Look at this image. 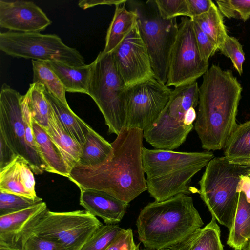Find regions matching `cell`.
Wrapping results in <instances>:
<instances>
[{"label":"cell","mask_w":250,"mask_h":250,"mask_svg":"<svg viewBox=\"0 0 250 250\" xmlns=\"http://www.w3.org/2000/svg\"><path fill=\"white\" fill-rule=\"evenodd\" d=\"M144 138L142 130L124 127L111 143L109 159L95 166L78 164L68 179L80 189L102 191L128 204L147 190L142 161Z\"/></svg>","instance_id":"cell-1"},{"label":"cell","mask_w":250,"mask_h":250,"mask_svg":"<svg viewBox=\"0 0 250 250\" xmlns=\"http://www.w3.org/2000/svg\"><path fill=\"white\" fill-rule=\"evenodd\" d=\"M242 91L231 70L213 64L203 75L194 127L204 149L224 147L238 125L236 116Z\"/></svg>","instance_id":"cell-2"},{"label":"cell","mask_w":250,"mask_h":250,"mask_svg":"<svg viewBox=\"0 0 250 250\" xmlns=\"http://www.w3.org/2000/svg\"><path fill=\"white\" fill-rule=\"evenodd\" d=\"M203 221L191 197L179 194L148 203L136 223L138 238L149 250L170 249L201 228Z\"/></svg>","instance_id":"cell-3"},{"label":"cell","mask_w":250,"mask_h":250,"mask_svg":"<svg viewBox=\"0 0 250 250\" xmlns=\"http://www.w3.org/2000/svg\"><path fill=\"white\" fill-rule=\"evenodd\" d=\"M214 157L210 151L177 152L144 147L142 161L148 192L158 202L179 194L189 195L192 178Z\"/></svg>","instance_id":"cell-4"},{"label":"cell","mask_w":250,"mask_h":250,"mask_svg":"<svg viewBox=\"0 0 250 250\" xmlns=\"http://www.w3.org/2000/svg\"><path fill=\"white\" fill-rule=\"evenodd\" d=\"M197 81L175 87L158 118L143 131L146 141L155 149L173 150L186 140L194 127L199 102Z\"/></svg>","instance_id":"cell-5"},{"label":"cell","mask_w":250,"mask_h":250,"mask_svg":"<svg viewBox=\"0 0 250 250\" xmlns=\"http://www.w3.org/2000/svg\"><path fill=\"white\" fill-rule=\"evenodd\" d=\"M250 164L233 163L225 156L214 157L206 167L199 182V194L212 217L229 230L237 209L238 183L248 174Z\"/></svg>","instance_id":"cell-6"},{"label":"cell","mask_w":250,"mask_h":250,"mask_svg":"<svg viewBox=\"0 0 250 250\" xmlns=\"http://www.w3.org/2000/svg\"><path fill=\"white\" fill-rule=\"evenodd\" d=\"M126 88L112 53L100 52L92 62L88 95L102 113L108 134L117 135L125 127Z\"/></svg>","instance_id":"cell-7"},{"label":"cell","mask_w":250,"mask_h":250,"mask_svg":"<svg viewBox=\"0 0 250 250\" xmlns=\"http://www.w3.org/2000/svg\"><path fill=\"white\" fill-rule=\"evenodd\" d=\"M137 14V25L149 53L154 77L166 84L170 52L178 32L176 18L164 20L155 0H127Z\"/></svg>","instance_id":"cell-8"},{"label":"cell","mask_w":250,"mask_h":250,"mask_svg":"<svg viewBox=\"0 0 250 250\" xmlns=\"http://www.w3.org/2000/svg\"><path fill=\"white\" fill-rule=\"evenodd\" d=\"M102 225L85 210L53 212L47 209L30 230L23 244L30 236L35 235L51 241L65 250H80Z\"/></svg>","instance_id":"cell-9"},{"label":"cell","mask_w":250,"mask_h":250,"mask_svg":"<svg viewBox=\"0 0 250 250\" xmlns=\"http://www.w3.org/2000/svg\"><path fill=\"white\" fill-rule=\"evenodd\" d=\"M0 49L14 57L45 62H60L75 66L85 64L80 53L65 44L56 34L0 32Z\"/></svg>","instance_id":"cell-10"},{"label":"cell","mask_w":250,"mask_h":250,"mask_svg":"<svg viewBox=\"0 0 250 250\" xmlns=\"http://www.w3.org/2000/svg\"><path fill=\"white\" fill-rule=\"evenodd\" d=\"M22 95L6 83L0 93V133L16 154L24 158L35 174H42L47 167L39 154L28 146L23 119Z\"/></svg>","instance_id":"cell-11"},{"label":"cell","mask_w":250,"mask_h":250,"mask_svg":"<svg viewBox=\"0 0 250 250\" xmlns=\"http://www.w3.org/2000/svg\"><path fill=\"white\" fill-rule=\"evenodd\" d=\"M208 66L200 56L192 20L182 17L170 54L166 85L176 87L196 82Z\"/></svg>","instance_id":"cell-12"},{"label":"cell","mask_w":250,"mask_h":250,"mask_svg":"<svg viewBox=\"0 0 250 250\" xmlns=\"http://www.w3.org/2000/svg\"><path fill=\"white\" fill-rule=\"evenodd\" d=\"M172 90L155 77L127 87L125 127L143 131L155 122L168 102Z\"/></svg>","instance_id":"cell-13"},{"label":"cell","mask_w":250,"mask_h":250,"mask_svg":"<svg viewBox=\"0 0 250 250\" xmlns=\"http://www.w3.org/2000/svg\"><path fill=\"white\" fill-rule=\"evenodd\" d=\"M112 53L126 87L154 77L150 58L137 22Z\"/></svg>","instance_id":"cell-14"},{"label":"cell","mask_w":250,"mask_h":250,"mask_svg":"<svg viewBox=\"0 0 250 250\" xmlns=\"http://www.w3.org/2000/svg\"><path fill=\"white\" fill-rule=\"evenodd\" d=\"M52 23L34 2L0 0V26L9 31L34 33L44 30Z\"/></svg>","instance_id":"cell-15"},{"label":"cell","mask_w":250,"mask_h":250,"mask_svg":"<svg viewBox=\"0 0 250 250\" xmlns=\"http://www.w3.org/2000/svg\"><path fill=\"white\" fill-rule=\"evenodd\" d=\"M47 209L42 201L23 210L0 216V249L22 250L29 231Z\"/></svg>","instance_id":"cell-16"},{"label":"cell","mask_w":250,"mask_h":250,"mask_svg":"<svg viewBox=\"0 0 250 250\" xmlns=\"http://www.w3.org/2000/svg\"><path fill=\"white\" fill-rule=\"evenodd\" d=\"M80 204L106 224H117L123 219L128 204L102 191L81 189Z\"/></svg>","instance_id":"cell-17"},{"label":"cell","mask_w":250,"mask_h":250,"mask_svg":"<svg viewBox=\"0 0 250 250\" xmlns=\"http://www.w3.org/2000/svg\"><path fill=\"white\" fill-rule=\"evenodd\" d=\"M0 191L35 199V181L28 162L18 156L0 170Z\"/></svg>","instance_id":"cell-18"},{"label":"cell","mask_w":250,"mask_h":250,"mask_svg":"<svg viewBox=\"0 0 250 250\" xmlns=\"http://www.w3.org/2000/svg\"><path fill=\"white\" fill-rule=\"evenodd\" d=\"M45 131L57 147L70 171L79 163L82 147L64 128L51 106L48 125Z\"/></svg>","instance_id":"cell-19"},{"label":"cell","mask_w":250,"mask_h":250,"mask_svg":"<svg viewBox=\"0 0 250 250\" xmlns=\"http://www.w3.org/2000/svg\"><path fill=\"white\" fill-rule=\"evenodd\" d=\"M126 3L115 6L113 17L107 31L103 53H112L137 24V13L128 10Z\"/></svg>","instance_id":"cell-20"},{"label":"cell","mask_w":250,"mask_h":250,"mask_svg":"<svg viewBox=\"0 0 250 250\" xmlns=\"http://www.w3.org/2000/svg\"><path fill=\"white\" fill-rule=\"evenodd\" d=\"M32 127L39 153L46 171L69 178L70 171L46 131L32 119Z\"/></svg>","instance_id":"cell-21"},{"label":"cell","mask_w":250,"mask_h":250,"mask_svg":"<svg viewBox=\"0 0 250 250\" xmlns=\"http://www.w3.org/2000/svg\"><path fill=\"white\" fill-rule=\"evenodd\" d=\"M238 191L237 209L227 243L233 249L245 250L250 242V197Z\"/></svg>","instance_id":"cell-22"},{"label":"cell","mask_w":250,"mask_h":250,"mask_svg":"<svg viewBox=\"0 0 250 250\" xmlns=\"http://www.w3.org/2000/svg\"><path fill=\"white\" fill-rule=\"evenodd\" d=\"M43 92L64 128L82 147L91 127L78 117L68 105L63 104L44 88Z\"/></svg>","instance_id":"cell-23"},{"label":"cell","mask_w":250,"mask_h":250,"mask_svg":"<svg viewBox=\"0 0 250 250\" xmlns=\"http://www.w3.org/2000/svg\"><path fill=\"white\" fill-rule=\"evenodd\" d=\"M68 92H79L88 95L92 63L75 66L60 62H47Z\"/></svg>","instance_id":"cell-24"},{"label":"cell","mask_w":250,"mask_h":250,"mask_svg":"<svg viewBox=\"0 0 250 250\" xmlns=\"http://www.w3.org/2000/svg\"><path fill=\"white\" fill-rule=\"evenodd\" d=\"M212 217L205 227L170 249L163 250H224L220 239V229Z\"/></svg>","instance_id":"cell-25"},{"label":"cell","mask_w":250,"mask_h":250,"mask_svg":"<svg viewBox=\"0 0 250 250\" xmlns=\"http://www.w3.org/2000/svg\"><path fill=\"white\" fill-rule=\"evenodd\" d=\"M224 156L239 164H250V120L238 125L224 146Z\"/></svg>","instance_id":"cell-26"},{"label":"cell","mask_w":250,"mask_h":250,"mask_svg":"<svg viewBox=\"0 0 250 250\" xmlns=\"http://www.w3.org/2000/svg\"><path fill=\"white\" fill-rule=\"evenodd\" d=\"M113 151L111 143L90 127L82 146L78 164L86 166L100 164L112 156Z\"/></svg>","instance_id":"cell-27"},{"label":"cell","mask_w":250,"mask_h":250,"mask_svg":"<svg viewBox=\"0 0 250 250\" xmlns=\"http://www.w3.org/2000/svg\"><path fill=\"white\" fill-rule=\"evenodd\" d=\"M43 86L32 83L23 96L32 119L45 130L48 127L51 106L43 92Z\"/></svg>","instance_id":"cell-28"},{"label":"cell","mask_w":250,"mask_h":250,"mask_svg":"<svg viewBox=\"0 0 250 250\" xmlns=\"http://www.w3.org/2000/svg\"><path fill=\"white\" fill-rule=\"evenodd\" d=\"M33 83L42 84L44 89L66 105V90L58 76L46 62L32 60Z\"/></svg>","instance_id":"cell-29"},{"label":"cell","mask_w":250,"mask_h":250,"mask_svg":"<svg viewBox=\"0 0 250 250\" xmlns=\"http://www.w3.org/2000/svg\"><path fill=\"white\" fill-rule=\"evenodd\" d=\"M191 19L215 42L218 49L228 34L224 24L223 16L214 3L207 12Z\"/></svg>","instance_id":"cell-30"},{"label":"cell","mask_w":250,"mask_h":250,"mask_svg":"<svg viewBox=\"0 0 250 250\" xmlns=\"http://www.w3.org/2000/svg\"><path fill=\"white\" fill-rule=\"evenodd\" d=\"M124 230L117 224L100 226L80 250H105Z\"/></svg>","instance_id":"cell-31"},{"label":"cell","mask_w":250,"mask_h":250,"mask_svg":"<svg viewBox=\"0 0 250 250\" xmlns=\"http://www.w3.org/2000/svg\"><path fill=\"white\" fill-rule=\"evenodd\" d=\"M42 202L38 197L33 199L0 191V216L18 212Z\"/></svg>","instance_id":"cell-32"},{"label":"cell","mask_w":250,"mask_h":250,"mask_svg":"<svg viewBox=\"0 0 250 250\" xmlns=\"http://www.w3.org/2000/svg\"><path fill=\"white\" fill-rule=\"evenodd\" d=\"M216 2L222 15L228 19L245 21L250 18V0H217Z\"/></svg>","instance_id":"cell-33"},{"label":"cell","mask_w":250,"mask_h":250,"mask_svg":"<svg viewBox=\"0 0 250 250\" xmlns=\"http://www.w3.org/2000/svg\"><path fill=\"white\" fill-rule=\"evenodd\" d=\"M218 49L222 54L231 60L233 67L241 75L245 58L243 47L239 41L235 37L228 35Z\"/></svg>","instance_id":"cell-34"},{"label":"cell","mask_w":250,"mask_h":250,"mask_svg":"<svg viewBox=\"0 0 250 250\" xmlns=\"http://www.w3.org/2000/svg\"><path fill=\"white\" fill-rule=\"evenodd\" d=\"M161 17L164 20L178 16L190 18L186 0H155Z\"/></svg>","instance_id":"cell-35"},{"label":"cell","mask_w":250,"mask_h":250,"mask_svg":"<svg viewBox=\"0 0 250 250\" xmlns=\"http://www.w3.org/2000/svg\"><path fill=\"white\" fill-rule=\"evenodd\" d=\"M192 21L200 56L204 61L208 62L209 59L214 55L218 49V46L215 42L201 29L195 21L192 20Z\"/></svg>","instance_id":"cell-36"},{"label":"cell","mask_w":250,"mask_h":250,"mask_svg":"<svg viewBox=\"0 0 250 250\" xmlns=\"http://www.w3.org/2000/svg\"><path fill=\"white\" fill-rule=\"evenodd\" d=\"M140 243L136 244L131 229H124L105 250H140Z\"/></svg>","instance_id":"cell-37"},{"label":"cell","mask_w":250,"mask_h":250,"mask_svg":"<svg viewBox=\"0 0 250 250\" xmlns=\"http://www.w3.org/2000/svg\"><path fill=\"white\" fill-rule=\"evenodd\" d=\"M22 250H65L54 242L35 236H30L24 242Z\"/></svg>","instance_id":"cell-38"},{"label":"cell","mask_w":250,"mask_h":250,"mask_svg":"<svg viewBox=\"0 0 250 250\" xmlns=\"http://www.w3.org/2000/svg\"><path fill=\"white\" fill-rule=\"evenodd\" d=\"M18 156L0 133V170L10 164Z\"/></svg>","instance_id":"cell-39"},{"label":"cell","mask_w":250,"mask_h":250,"mask_svg":"<svg viewBox=\"0 0 250 250\" xmlns=\"http://www.w3.org/2000/svg\"><path fill=\"white\" fill-rule=\"evenodd\" d=\"M190 19L207 12L214 2L211 0H186Z\"/></svg>","instance_id":"cell-40"},{"label":"cell","mask_w":250,"mask_h":250,"mask_svg":"<svg viewBox=\"0 0 250 250\" xmlns=\"http://www.w3.org/2000/svg\"><path fill=\"white\" fill-rule=\"evenodd\" d=\"M127 0H83L78 2V5L83 9H86L97 5H117L124 3Z\"/></svg>","instance_id":"cell-41"},{"label":"cell","mask_w":250,"mask_h":250,"mask_svg":"<svg viewBox=\"0 0 250 250\" xmlns=\"http://www.w3.org/2000/svg\"><path fill=\"white\" fill-rule=\"evenodd\" d=\"M245 250H250V242Z\"/></svg>","instance_id":"cell-42"},{"label":"cell","mask_w":250,"mask_h":250,"mask_svg":"<svg viewBox=\"0 0 250 250\" xmlns=\"http://www.w3.org/2000/svg\"><path fill=\"white\" fill-rule=\"evenodd\" d=\"M248 175L250 177V170H249V172H248Z\"/></svg>","instance_id":"cell-43"},{"label":"cell","mask_w":250,"mask_h":250,"mask_svg":"<svg viewBox=\"0 0 250 250\" xmlns=\"http://www.w3.org/2000/svg\"><path fill=\"white\" fill-rule=\"evenodd\" d=\"M147 250V249H143V250Z\"/></svg>","instance_id":"cell-44"},{"label":"cell","mask_w":250,"mask_h":250,"mask_svg":"<svg viewBox=\"0 0 250 250\" xmlns=\"http://www.w3.org/2000/svg\"><path fill=\"white\" fill-rule=\"evenodd\" d=\"M233 250H235V249H233Z\"/></svg>","instance_id":"cell-45"}]
</instances>
